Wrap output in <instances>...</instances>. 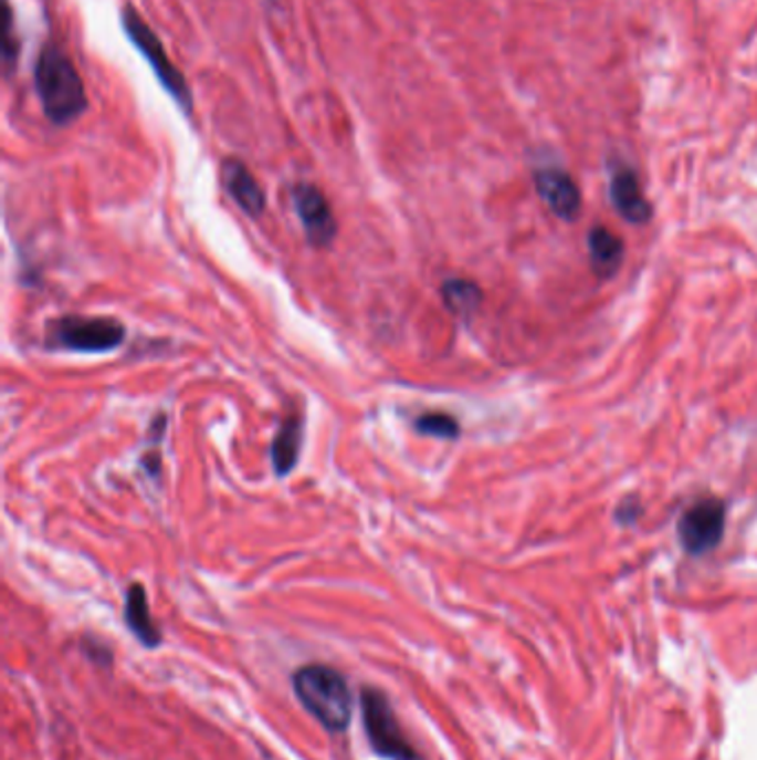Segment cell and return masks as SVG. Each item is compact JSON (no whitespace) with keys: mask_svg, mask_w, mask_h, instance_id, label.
<instances>
[{"mask_svg":"<svg viewBox=\"0 0 757 760\" xmlns=\"http://www.w3.org/2000/svg\"><path fill=\"white\" fill-rule=\"evenodd\" d=\"M589 257L598 277H613L624 259L622 240L607 227H596L589 231Z\"/></svg>","mask_w":757,"mask_h":760,"instance_id":"7c38bea8","label":"cell"},{"mask_svg":"<svg viewBox=\"0 0 757 760\" xmlns=\"http://www.w3.org/2000/svg\"><path fill=\"white\" fill-rule=\"evenodd\" d=\"M120 21H123V30H125L127 39L140 52V56L149 63V67L154 70L156 79L165 87V92L178 103V107L185 114H191V110H193V94H191L185 76L180 74V70L167 56V52H165L160 39L156 37V32L143 21V17L134 8H125Z\"/></svg>","mask_w":757,"mask_h":760,"instance_id":"3957f363","label":"cell"},{"mask_svg":"<svg viewBox=\"0 0 757 760\" xmlns=\"http://www.w3.org/2000/svg\"><path fill=\"white\" fill-rule=\"evenodd\" d=\"M125 341V327L105 316H63L50 323L48 345L78 354H105Z\"/></svg>","mask_w":757,"mask_h":760,"instance_id":"277c9868","label":"cell"},{"mask_svg":"<svg viewBox=\"0 0 757 760\" xmlns=\"http://www.w3.org/2000/svg\"><path fill=\"white\" fill-rule=\"evenodd\" d=\"M19 56V41L14 39V19L10 6H6V25H3V59H6V70L8 74L14 70Z\"/></svg>","mask_w":757,"mask_h":760,"instance_id":"2e32d148","label":"cell"},{"mask_svg":"<svg viewBox=\"0 0 757 760\" xmlns=\"http://www.w3.org/2000/svg\"><path fill=\"white\" fill-rule=\"evenodd\" d=\"M677 532L688 554L715 550L724 537V504L717 498L697 500L684 512Z\"/></svg>","mask_w":757,"mask_h":760,"instance_id":"8992f818","label":"cell"},{"mask_svg":"<svg viewBox=\"0 0 757 760\" xmlns=\"http://www.w3.org/2000/svg\"><path fill=\"white\" fill-rule=\"evenodd\" d=\"M34 90L43 114L59 127L72 125L90 107L85 83L72 56L56 43H48L36 59Z\"/></svg>","mask_w":757,"mask_h":760,"instance_id":"6da1fadb","label":"cell"},{"mask_svg":"<svg viewBox=\"0 0 757 760\" xmlns=\"http://www.w3.org/2000/svg\"><path fill=\"white\" fill-rule=\"evenodd\" d=\"M442 301L446 303V308L453 314L471 316L477 310L482 294L473 283L462 281V279H453V281H446L442 285Z\"/></svg>","mask_w":757,"mask_h":760,"instance_id":"5bb4252c","label":"cell"},{"mask_svg":"<svg viewBox=\"0 0 757 760\" xmlns=\"http://www.w3.org/2000/svg\"><path fill=\"white\" fill-rule=\"evenodd\" d=\"M125 623H127L129 632L136 636V641L140 645H145L147 649H156L162 643V634H160V629L156 627V623L151 618L147 592L138 583H134L127 590V596H125Z\"/></svg>","mask_w":757,"mask_h":760,"instance_id":"8fae6325","label":"cell"},{"mask_svg":"<svg viewBox=\"0 0 757 760\" xmlns=\"http://www.w3.org/2000/svg\"><path fill=\"white\" fill-rule=\"evenodd\" d=\"M81 652L85 654L87 660H92V663L98 665V667H109L112 660H114V658H112V649H109L103 641H98V638H94V636L83 638Z\"/></svg>","mask_w":757,"mask_h":760,"instance_id":"e0dca14e","label":"cell"},{"mask_svg":"<svg viewBox=\"0 0 757 760\" xmlns=\"http://www.w3.org/2000/svg\"><path fill=\"white\" fill-rule=\"evenodd\" d=\"M536 189L556 216H560L565 220H574L578 216L580 189L567 171L551 169V167L538 169L536 171Z\"/></svg>","mask_w":757,"mask_h":760,"instance_id":"ba28073f","label":"cell"},{"mask_svg":"<svg viewBox=\"0 0 757 760\" xmlns=\"http://www.w3.org/2000/svg\"><path fill=\"white\" fill-rule=\"evenodd\" d=\"M413 427L420 434L427 436H435V438H458L460 434V425L455 418H451L449 414H440V412H431V414H422Z\"/></svg>","mask_w":757,"mask_h":760,"instance_id":"9a60e30c","label":"cell"},{"mask_svg":"<svg viewBox=\"0 0 757 760\" xmlns=\"http://www.w3.org/2000/svg\"><path fill=\"white\" fill-rule=\"evenodd\" d=\"M301 440H303V420H301V416L292 414L290 418L283 420V425H281V429L272 443V462H274V469L278 476H287L294 469V465L298 462Z\"/></svg>","mask_w":757,"mask_h":760,"instance_id":"4fadbf2b","label":"cell"},{"mask_svg":"<svg viewBox=\"0 0 757 760\" xmlns=\"http://www.w3.org/2000/svg\"><path fill=\"white\" fill-rule=\"evenodd\" d=\"M362 725L371 749L387 760H420L413 745L404 736L389 698L380 689L365 687L360 694Z\"/></svg>","mask_w":757,"mask_h":760,"instance_id":"5b68a950","label":"cell"},{"mask_svg":"<svg viewBox=\"0 0 757 760\" xmlns=\"http://www.w3.org/2000/svg\"><path fill=\"white\" fill-rule=\"evenodd\" d=\"M222 183L235 205L246 211L249 216H261L265 211L267 198L256 180V176L249 171V167L238 158H227L222 163Z\"/></svg>","mask_w":757,"mask_h":760,"instance_id":"9c48e42d","label":"cell"},{"mask_svg":"<svg viewBox=\"0 0 757 760\" xmlns=\"http://www.w3.org/2000/svg\"><path fill=\"white\" fill-rule=\"evenodd\" d=\"M611 200L622 218L629 222H646L651 218V205L646 202L640 180L631 169H618L611 178Z\"/></svg>","mask_w":757,"mask_h":760,"instance_id":"30bf717a","label":"cell"},{"mask_svg":"<svg viewBox=\"0 0 757 760\" xmlns=\"http://www.w3.org/2000/svg\"><path fill=\"white\" fill-rule=\"evenodd\" d=\"M292 198H294L296 214L305 227L307 240L316 247H327L334 240L338 225L325 194L316 185L298 183L292 189Z\"/></svg>","mask_w":757,"mask_h":760,"instance_id":"52a82bcc","label":"cell"},{"mask_svg":"<svg viewBox=\"0 0 757 760\" xmlns=\"http://www.w3.org/2000/svg\"><path fill=\"white\" fill-rule=\"evenodd\" d=\"M301 705L332 733L345 731L354 714V696L347 678L329 665L298 667L292 678Z\"/></svg>","mask_w":757,"mask_h":760,"instance_id":"7a4b0ae2","label":"cell"}]
</instances>
